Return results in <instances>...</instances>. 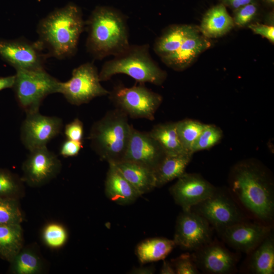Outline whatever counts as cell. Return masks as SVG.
I'll return each mask as SVG.
<instances>
[{
  "mask_svg": "<svg viewBox=\"0 0 274 274\" xmlns=\"http://www.w3.org/2000/svg\"><path fill=\"white\" fill-rule=\"evenodd\" d=\"M266 1L270 4H273L274 0H266Z\"/></svg>",
  "mask_w": 274,
  "mask_h": 274,
  "instance_id": "obj_43",
  "label": "cell"
},
{
  "mask_svg": "<svg viewBox=\"0 0 274 274\" xmlns=\"http://www.w3.org/2000/svg\"><path fill=\"white\" fill-rule=\"evenodd\" d=\"M165 155L161 146L149 131H141L132 126L123 160L139 163L154 171Z\"/></svg>",
  "mask_w": 274,
  "mask_h": 274,
  "instance_id": "obj_15",
  "label": "cell"
},
{
  "mask_svg": "<svg viewBox=\"0 0 274 274\" xmlns=\"http://www.w3.org/2000/svg\"><path fill=\"white\" fill-rule=\"evenodd\" d=\"M176 273L177 274H197L198 267L194 260L192 255L185 253L172 260Z\"/></svg>",
  "mask_w": 274,
  "mask_h": 274,
  "instance_id": "obj_35",
  "label": "cell"
},
{
  "mask_svg": "<svg viewBox=\"0 0 274 274\" xmlns=\"http://www.w3.org/2000/svg\"><path fill=\"white\" fill-rule=\"evenodd\" d=\"M61 168L58 157L44 146L29 151L22 165L21 178L31 187H40L55 178Z\"/></svg>",
  "mask_w": 274,
  "mask_h": 274,
  "instance_id": "obj_9",
  "label": "cell"
},
{
  "mask_svg": "<svg viewBox=\"0 0 274 274\" xmlns=\"http://www.w3.org/2000/svg\"><path fill=\"white\" fill-rule=\"evenodd\" d=\"M192 254L198 268L214 274L231 273L235 268V258L222 246L210 243L195 251Z\"/></svg>",
  "mask_w": 274,
  "mask_h": 274,
  "instance_id": "obj_17",
  "label": "cell"
},
{
  "mask_svg": "<svg viewBox=\"0 0 274 274\" xmlns=\"http://www.w3.org/2000/svg\"><path fill=\"white\" fill-rule=\"evenodd\" d=\"M9 263V272L12 274H40L44 268L42 257L30 246H23Z\"/></svg>",
  "mask_w": 274,
  "mask_h": 274,
  "instance_id": "obj_26",
  "label": "cell"
},
{
  "mask_svg": "<svg viewBox=\"0 0 274 274\" xmlns=\"http://www.w3.org/2000/svg\"><path fill=\"white\" fill-rule=\"evenodd\" d=\"M41 236L43 243L47 247L57 249L62 247L66 244L68 233L62 224L50 222L44 227Z\"/></svg>",
  "mask_w": 274,
  "mask_h": 274,
  "instance_id": "obj_31",
  "label": "cell"
},
{
  "mask_svg": "<svg viewBox=\"0 0 274 274\" xmlns=\"http://www.w3.org/2000/svg\"><path fill=\"white\" fill-rule=\"evenodd\" d=\"M210 46L211 42L208 38L196 29L187 37L175 52L161 60L174 70L182 71Z\"/></svg>",
  "mask_w": 274,
  "mask_h": 274,
  "instance_id": "obj_18",
  "label": "cell"
},
{
  "mask_svg": "<svg viewBox=\"0 0 274 274\" xmlns=\"http://www.w3.org/2000/svg\"><path fill=\"white\" fill-rule=\"evenodd\" d=\"M24 184L21 177L0 167V198L20 199L25 195Z\"/></svg>",
  "mask_w": 274,
  "mask_h": 274,
  "instance_id": "obj_29",
  "label": "cell"
},
{
  "mask_svg": "<svg viewBox=\"0 0 274 274\" xmlns=\"http://www.w3.org/2000/svg\"><path fill=\"white\" fill-rule=\"evenodd\" d=\"M249 27L255 33L262 36L272 43L274 42V27L273 26L255 23L250 24Z\"/></svg>",
  "mask_w": 274,
  "mask_h": 274,
  "instance_id": "obj_38",
  "label": "cell"
},
{
  "mask_svg": "<svg viewBox=\"0 0 274 274\" xmlns=\"http://www.w3.org/2000/svg\"><path fill=\"white\" fill-rule=\"evenodd\" d=\"M231 187L241 203L256 218L263 221L272 220L273 186L259 166L252 162H243L236 166L232 176Z\"/></svg>",
  "mask_w": 274,
  "mask_h": 274,
  "instance_id": "obj_2",
  "label": "cell"
},
{
  "mask_svg": "<svg viewBox=\"0 0 274 274\" xmlns=\"http://www.w3.org/2000/svg\"><path fill=\"white\" fill-rule=\"evenodd\" d=\"M63 121L57 116L42 115L39 112L26 114L20 128V139L29 151L47 146L62 131Z\"/></svg>",
  "mask_w": 274,
  "mask_h": 274,
  "instance_id": "obj_12",
  "label": "cell"
},
{
  "mask_svg": "<svg viewBox=\"0 0 274 274\" xmlns=\"http://www.w3.org/2000/svg\"><path fill=\"white\" fill-rule=\"evenodd\" d=\"M198 213L211 224L222 230L244 221V217L234 202L225 195L216 191L206 200L193 207Z\"/></svg>",
  "mask_w": 274,
  "mask_h": 274,
  "instance_id": "obj_13",
  "label": "cell"
},
{
  "mask_svg": "<svg viewBox=\"0 0 274 274\" xmlns=\"http://www.w3.org/2000/svg\"><path fill=\"white\" fill-rule=\"evenodd\" d=\"M15 81V75L0 77V91L5 89L12 88Z\"/></svg>",
  "mask_w": 274,
  "mask_h": 274,
  "instance_id": "obj_40",
  "label": "cell"
},
{
  "mask_svg": "<svg viewBox=\"0 0 274 274\" xmlns=\"http://www.w3.org/2000/svg\"><path fill=\"white\" fill-rule=\"evenodd\" d=\"M215 191V187L199 175L185 173L169 189L176 203L184 211L191 210Z\"/></svg>",
  "mask_w": 274,
  "mask_h": 274,
  "instance_id": "obj_14",
  "label": "cell"
},
{
  "mask_svg": "<svg viewBox=\"0 0 274 274\" xmlns=\"http://www.w3.org/2000/svg\"><path fill=\"white\" fill-rule=\"evenodd\" d=\"M85 23L88 31L86 48L96 59L115 56L130 45L126 19L112 9L97 8Z\"/></svg>",
  "mask_w": 274,
  "mask_h": 274,
  "instance_id": "obj_3",
  "label": "cell"
},
{
  "mask_svg": "<svg viewBox=\"0 0 274 274\" xmlns=\"http://www.w3.org/2000/svg\"><path fill=\"white\" fill-rule=\"evenodd\" d=\"M23 220L19 199L0 198V225L21 224Z\"/></svg>",
  "mask_w": 274,
  "mask_h": 274,
  "instance_id": "obj_32",
  "label": "cell"
},
{
  "mask_svg": "<svg viewBox=\"0 0 274 274\" xmlns=\"http://www.w3.org/2000/svg\"><path fill=\"white\" fill-rule=\"evenodd\" d=\"M118 169L141 195L153 190L156 186L153 170L139 163L123 160L114 163Z\"/></svg>",
  "mask_w": 274,
  "mask_h": 274,
  "instance_id": "obj_20",
  "label": "cell"
},
{
  "mask_svg": "<svg viewBox=\"0 0 274 274\" xmlns=\"http://www.w3.org/2000/svg\"><path fill=\"white\" fill-rule=\"evenodd\" d=\"M210 223L192 210L183 211L178 216L173 239L176 246L186 250L196 251L211 242Z\"/></svg>",
  "mask_w": 274,
  "mask_h": 274,
  "instance_id": "obj_11",
  "label": "cell"
},
{
  "mask_svg": "<svg viewBox=\"0 0 274 274\" xmlns=\"http://www.w3.org/2000/svg\"><path fill=\"white\" fill-rule=\"evenodd\" d=\"M258 13V7L255 3H250L234 10L233 20L238 27H243L251 22Z\"/></svg>",
  "mask_w": 274,
  "mask_h": 274,
  "instance_id": "obj_34",
  "label": "cell"
},
{
  "mask_svg": "<svg viewBox=\"0 0 274 274\" xmlns=\"http://www.w3.org/2000/svg\"><path fill=\"white\" fill-rule=\"evenodd\" d=\"M100 82L96 67L92 63H85L73 70L70 80L60 82L58 93L70 104L80 106L95 97L109 94L110 91Z\"/></svg>",
  "mask_w": 274,
  "mask_h": 274,
  "instance_id": "obj_8",
  "label": "cell"
},
{
  "mask_svg": "<svg viewBox=\"0 0 274 274\" xmlns=\"http://www.w3.org/2000/svg\"><path fill=\"white\" fill-rule=\"evenodd\" d=\"M105 192L110 200L120 205L131 204L141 196L113 163H109Z\"/></svg>",
  "mask_w": 274,
  "mask_h": 274,
  "instance_id": "obj_19",
  "label": "cell"
},
{
  "mask_svg": "<svg viewBox=\"0 0 274 274\" xmlns=\"http://www.w3.org/2000/svg\"><path fill=\"white\" fill-rule=\"evenodd\" d=\"M223 136V132L214 125L206 124L204 128L195 141L191 152H195L210 149L217 144Z\"/></svg>",
  "mask_w": 274,
  "mask_h": 274,
  "instance_id": "obj_33",
  "label": "cell"
},
{
  "mask_svg": "<svg viewBox=\"0 0 274 274\" xmlns=\"http://www.w3.org/2000/svg\"><path fill=\"white\" fill-rule=\"evenodd\" d=\"M128 118L124 112L116 108L92 124L88 139L101 160L108 163L123 160L132 126L129 124Z\"/></svg>",
  "mask_w": 274,
  "mask_h": 274,
  "instance_id": "obj_4",
  "label": "cell"
},
{
  "mask_svg": "<svg viewBox=\"0 0 274 274\" xmlns=\"http://www.w3.org/2000/svg\"><path fill=\"white\" fill-rule=\"evenodd\" d=\"M270 230L268 226L243 221L222 231L223 239L228 245L243 252H249L269 235Z\"/></svg>",
  "mask_w": 274,
  "mask_h": 274,
  "instance_id": "obj_16",
  "label": "cell"
},
{
  "mask_svg": "<svg viewBox=\"0 0 274 274\" xmlns=\"http://www.w3.org/2000/svg\"><path fill=\"white\" fill-rule=\"evenodd\" d=\"M154 272L155 268L154 267L147 266L133 268L130 273L134 274H152Z\"/></svg>",
  "mask_w": 274,
  "mask_h": 274,
  "instance_id": "obj_41",
  "label": "cell"
},
{
  "mask_svg": "<svg viewBox=\"0 0 274 274\" xmlns=\"http://www.w3.org/2000/svg\"><path fill=\"white\" fill-rule=\"evenodd\" d=\"M192 155L191 153L166 155L153 171L156 187H161L185 173Z\"/></svg>",
  "mask_w": 274,
  "mask_h": 274,
  "instance_id": "obj_23",
  "label": "cell"
},
{
  "mask_svg": "<svg viewBox=\"0 0 274 274\" xmlns=\"http://www.w3.org/2000/svg\"><path fill=\"white\" fill-rule=\"evenodd\" d=\"M196 29L195 27L186 24H175L168 27L156 40L153 47L155 52L161 59L170 55Z\"/></svg>",
  "mask_w": 274,
  "mask_h": 274,
  "instance_id": "obj_21",
  "label": "cell"
},
{
  "mask_svg": "<svg viewBox=\"0 0 274 274\" xmlns=\"http://www.w3.org/2000/svg\"><path fill=\"white\" fill-rule=\"evenodd\" d=\"M64 133L66 139L82 141L84 135V125L79 118L74 119L72 122L65 125Z\"/></svg>",
  "mask_w": 274,
  "mask_h": 274,
  "instance_id": "obj_36",
  "label": "cell"
},
{
  "mask_svg": "<svg viewBox=\"0 0 274 274\" xmlns=\"http://www.w3.org/2000/svg\"><path fill=\"white\" fill-rule=\"evenodd\" d=\"M21 224L0 225V258L10 262L23 247Z\"/></svg>",
  "mask_w": 274,
  "mask_h": 274,
  "instance_id": "obj_25",
  "label": "cell"
},
{
  "mask_svg": "<svg viewBox=\"0 0 274 274\" xmlns=\"http://www.w3.org/2000/svg\"><path fill=\"white\" fill-rule=\"evenodd\" d=\"M205 126V124L190 119L176 122L177 131L179 140L187 152L192 153V147Z\"/></svg>",
  "mask_w": 274,
  "mask_h": 274,
  "instance_id": "obj_30",
  "label": "cell"
},
{
  "mask_svg": "<svg viewBox=\"0 0 274 274\" xmlns=\"http://www.w3.org/2000/svg\"><path fill=\"white\" fill-rule=\"evenodd\" d=\"M160 273L161 274H175L176 272L172 264L167 261L164 260Z\"/></svg>",
  "mask_w": 274,
  "mask_h": 274,
  "instance_id": "obj_42",
  "label": "cell"
},
{
  "mask_svg": "<svg viewBox=\"0 0 274 274\" xmlns=\"http://www.w3.org/2000/svg\"><path fill=\"white\" fill-rule=\"evenodd\" d=\"M233 18L222 4L210 9L204 15L200 26L201 33L208 38L222 36L234 26Z\"/></svg>",
  "mask_w": 274,
  "mask_h": 274,
  "instance_id": "obj_22",
  "label": "cell"
},
{
  "mask_svg": "<svg viewBox=\"0 0 274 274\" xmlns=\"http://www.w3.org/2000/svg\"><path fill=\"white\" fill-rule=\"evenodd\" d=\"M149 48L148 44L130 45L124 51L104 63L99 73L100 81L124 74L139 83L161 85L167 75L151 58Z\"/></svg>",
  "mask_w": 274,
  "mask_h": 274,
  "instance_id": "obj_5",
  "label": "cell"
},
{
  "mask_svg": "<svg viewBox=\"0 0 274 274\" xmlns=\"http://www.w3.org/2000/svg\"><path fill=\"white\" fill-rule=\"evenodd\" d=\"M82 148V141L66 139L60 146L59 154L65 158L74 157L78 155Z\"/></svg>",
  "mask_w": 274,
  "mask_h": 274,
  "instance_id": "obj_37",
  "label": "cell"
},
{
  "mask_svg": "<svg viewBox=\"0 0 274 274\" xmlns=\"http://www.w3.org/2000/svg\"><path fill=\"white\" fill-rule=\"evenodd\" d=\"M37 41L31 42L25 39L0 40V56L16 70H41L48 56Z\"/></svg>",
  "mask_w": 274,
  "mask_h": 274,
  "instance_id": "obj_10",
  "label": "cell"
},
{
  "mask_svg": "<svg viewBox=\"0 0 274 274\" xmlns=\"http://www.w3.org/2000/svg\"><path fill=\"white\" fill-rule=\"evenodd\" d=\"M173 240L164 237L145 239L136 246L135 253L142 264L164 260L175 248Z\"/></svg>",
  "mask_w": 274,
  "mask_h": 274,
  "instance_id": "obj_24",
  "label": "cell"
},
{
  "mask_svg": "<svg viewBox=\"0 0 274 274\" xmlns=\"http://www.w3.org/2000/svg\"><path fill=\"white\" fill-rule=\"evenodd\" d=\"M85 23L81 13L70 5L55 11L39 23L38 41L48 55L62 59L74 55Z\"/></svg>",
  "mask_w": 274,
  "mask_h": 274,
  "instance_id": "obj_1",
  "label": "cell"
},
{
  "mask_svg": "<svg viewBox=\"0 0 274 274\" xmlns=\"http://www.w3.org/2000/svg\"><path fill=\"white\" fill-rule=\"evenodd\" d=\"M225 6L234 10L246 5L254 3L255 0H220Z\"/></svg>",
  "mask_w": 274,
  "mask_h": 274,
  "instance_id": "obj_39",
  "label": "cell"
},
{
  "mask_svg": "<svg viewBox=\"0 0 274 274\" xmlns=\"http://www.w3.org/2000/svg\"><path fill=\"white\" fill-rule=\"evenodd\" d=\"M111 101L132 118L154 120L155 114L162 102V97L139 83L130 87L116 86L108 95Z\"/></svg>",
  "mask_w": 274,
  "mask_h": 274,
  "instance_id": "obj_7",
  "label": "cell"
},
{
  "mask_svg": "<svg viewBox=\"0 0 274 274\" xmlns=\"http://www.w3.org/2000/svg\"><path fill=\"white\" fill-rule=\"evenodd\" d=\"M60 82L45 69L17 70L12 88L19 106L27 114L39 112L48 95L58 93Z\"/></svg>",
  "mask_w": 274,
  "mask_h": 274,
  "instance_id": "obj_6",
  "label": "cell"
},
{
  "mask_svg": "<svg viewBox=\"0 0 274 274\" xmlns=\"http://www.w3.org/2000/svg\"><path fill=\"white\" fill-rule=\"evenodd\" d=\"M149 133L158 142L166 155L190 153L184 149L180 142L177 131L176 122L157 124Z\"/></svg>",
  "mask_w": 274,
  "mask_h": 274,
  "instance_id": "obj_27",
  "label": "cell"
},
{
  "mask_svg": "<svg viewBox=\"0 0 274 274\" xmlns=\"http://www.w3.org/2000/svg\"><path fill=\"white\" fill-rule=\"evenodd\" d=\"M268 235L254 249L251 257L249 267L254 273H274V243Z\"/></svg>",
  "mask_w": 274,
  "mask_h": 274,
  "instance_id": "obj_28",
  "label": "cell"
}]
</instances>
